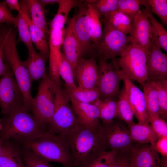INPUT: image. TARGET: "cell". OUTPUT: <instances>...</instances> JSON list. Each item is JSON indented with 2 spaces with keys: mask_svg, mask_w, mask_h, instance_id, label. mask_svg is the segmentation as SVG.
Returning <instances> with one entry per match:
<instances>
[{
  "mask_svg": "<svg viewBox=\"0 0 167 167\" xmlns=\"http://www.w3.org/2000/svg\"><path fill=\"white\" fill-rule=\"evenodd\" d=\"M62 136L68 146L73 167L84 165L106 151L101 124L88 127L80 125Z\"/></svg>",
  "mask_w": 167,
  "mask_h": 167,
  "instance_id": "6da1fadb",
  "label": "cell"
},
{
  "mask_svg": "<svg viewBox=\"0 0 167 167\" xmlns=\"http://www.w3.org/2000/svg\"><path fill=\"white\" fill-rule=\"evenodd\" d=\"M0 138L22 146L48 133L33 114L24 109L17 110L2 119Z\"/></svg>",
  "mask_w": 167,
  "mask_h": 167,
  "instance_id": "7a4b0ae2",
  "label": "cell"
},
{
  "mask_svg": "<svg viewBox=\"0 0 167 167\" xmlns=\"http://www.w3.org/2000/svg\"><path fill=\"white\" fill-rule=\"evenodd\" d=\"M16 31L12 28L1 34V44L4 60L9 66L15 77L23 96V108L32 112V82L28 71L17 52L16 41Z\"/></svg>",
  "mask_w": 167,
  "mask_h": 167,
  "instance_id": "3957f363",
  "label": "cell"
},
{
  "mask_svg": "<svg viewBox=\"0 0 167 167\" xmlns=\"http://www.w3.org/2000/svg\"><path fill=\"white\" fill-rule=\"evenodd\" d=\"M21 146L49 162L59 163L64 167H73L68 146L62 136L47 133Z\"/></svg>",
  "mask_w": 167,
  "mask_h": 167,
  "instance_id": "277c9868",
  "label": "cell"
},
{
  "mask_svg": "<svg viewBox=\"0 0 167 167\" xmlns=\"http://www.w3.org/2000/svg\"><path fill=\"white\" fill-rule=\"evenodd\" d=\"M147 51L131 42L112 64L120 69L123 79L135 81L142 87L147 79Z\"/></svg>",
  "mask_w": 167,
  "mask_h": 167,
  "instance_id": "5b68a950",
  "label": "cell"
},
{
  "mask_svg": "<svg viewBox=\"0 0 167 167\" xmlns=\"http://www.w3.org/2000/svg\"><path fill=\"white\" fill-rule=\"evenodd\" d=\"M55 109L49 124L48 133L64 136L81 124L70 104L69 94L66 90L55 85Z\"/></svg>",
  "mask_w": 167,
  "mask_h": 167,
  "instance_id": "8992f818",
  "label": "cell"
},
{
  "mask_svg": "<svg viewBox=\"0 0 167 167\" xmlns=\"http://www.w3.org/2000/svg\"><path fill=\"white\" fill-rule=\"evenodd\" d=\"M55 85L46 74L41 79L36 96L32 98V112L40 124L48 132L55 109Z\"/></svg>",
  "mask_w": 167,
  "mask_h": 167,
  "instance_id": "52a82bcc",
  "label": "cell"
},
{
  "mask_svg": "<svg viewBox=\"0 0 167 167\" xmlns=\"http://www.w3.org/2000/svg\"><path fill=\"white\" fill-rule=\"evenodd\" d=\"M103 21L101 38L98 44L93 47V51L99 59L110 60L113 63L131 42L130 37L114 28L108 21L104 20Z\"/></svg>",
  "mask_w": 167,
  "mask_h": 167,
  "instance_id": "ba28073f",
  "label": "cell"
},
{
  "mask_svg": "<svg viewBox=\"0 0 167 167\" xmlns=\"http://www.w3.org/2000/svg\"><path fill=\"white\" fill-rule=\"evenodd\" d=\"M0 106L5 116L24 109L23 94L10 66L0 79Z\"/></svg>",
  "mask_w": 167,
  "mask_h": 167,
  "instance_id": "9c48e42d",
  "label": "cell"
},
{
  "mask_svg": "<svg viewBox=\"0 0 167 167\" xmlns=\"http://www.w3.org/2000/svg\"><path fill=\"white\" fill-rule=\"evenodd\" d=\"M98 79L97 86L100 99H113L120 92V84L123 77L120 70L110 62L99 59Z\"/></svg>",
  "mask_w": 167,
  "mask_h": 167,
  "instance_id": "30bf717a",
  "label": "cell"
},
{
  "mask_svg": "<svg viewBox=\"0 0 167 167\" xmlns=\"http://www.w3.org/2000/svg\"><path fill=\"white\" fill-rule=\"evenodd\" d=\"M102 136L106 149L120 150L131 148L134 143L129 129L123 124L113 121L101 125Z\"/></svg>",
  "mask_w": 167,
  "mask_h": 167,
  "instance_id": "8fae6325",
  "label": "cell"
},
{
  "mask_svg": "<svg viewBox=\"0 0 167 167\" xmlns=\"http://www.w3.org/2000/svg\"><path fill=\"white\" fill-rule=\"evenodd\" d=\"M75 16V30L79 40L82 57L93 51L92 41V28L87 5L80 1Z\"/></svg>",
  "mask_w": 167,
  "mask_h": 167,
  "instance_id": "7c38bea8",
  "label": "cell"
},
{
  "mask_svg": "<svg viewBox=\"0 0 167 167\" xmlns=\"http://www.w3.org/2000/svg\"><path fill=\"white\" fill-rule=\"evenodd\" d=\"M131 42L147 51L153 37L152 26L145 9H140L131 20Z\"/></svg>",
  "mask_w": 167,
  "mask_h": 167,
  "instance_id": "4fadbf2b",
  "label": "cell"
},
{
  "mask_svg": "<svg viewBox=\"0 0 167 167\" xmlns=\"http://www.w3.org/2000/svg\"><path fill=\"white\" fill-rule=\"evenodd\" d=\"M65 29H49V69L50 78L58 88H62L59 73V66L62 53L61 48L64 37Z\"/></svg>",
  "mask_w": 167,
  "mask_h": 167,
  "instance_id": "5bb4252c",
  "label": "cell"
},
{
  "mask_svg": "<svg viewBox=\"0 0 167 167\" xmlns=\"http://www.w3.org/2000/svg\"><path fill=\"white\" fill-rule=\"evenodd\" d=\"M147 79L155 81L167 77V55L152 39L147 51Z\"/></svg>",
  "mask_w": 167,
  "mask_h": 167,
  "instance_id": "9a60e30c",
  "label": "cell"
},
{
  "mask_svg": "<svg viewBox=\"0 0 167 167\" xmlns=\"http://www.w3.org/2000/svg\"><path fill=\"white\" fill-rule=\"evenodd\" d=\"M77 88L89 89L97 88L98 79V65L93 57L81 58L74 71Z\"/></svg>",
  "mask_w": 167,
  "mask_h": 167,
  "instance_id": "2e32d148",
  "label": "cell"
},
{
  "mask_svg": "<svg viewBox=\"0 0 167 167\" xmlns=\"http://www.w3.org/2000/svg\"><path fill=\"white\" fill-rule=\"evenodd\" d=\"M159 154L150 144L134 142L131 148V167H161Z\"/></svg>",
  "mask_w": 167,
  "mask_h": 167,
  "instance_id": "e0dca14e",
  "label": "cell"
},
{
  "mask_svg": "<svg viewBox=\"0 0 167 167\" xmlns=\"http://www.w3.org/2000/svg\"><path fill=\"white\" fill-rule=\"evenodd\" d=\"M75 15L65 29L62 46L64 56L71 66L74 72L79 60L82 58L80 44L75 30Z\"/></svg>",
  "mask_w": 167,
  "mask_h": 167,
  "instance_id": "ac0fdd59",
  "label": "cell"
},
{
  "mask_svg": "<svg viewBox=\"0 0 167 167\" xmlns=\"http://www.w3.org/2000/svg\"><path fill=\"white\" fill-rule=\"evenodd\" d=\"M122 80L128 99L139 123H148L146 101L143 92L129 79L124 78Z\"/></svg>",
  "mask_w": 167,
  "mask_h": 167,
  "instance_id": "d6986e66",
  "label": "cell"
},
{
  "mask_svg": "<svg viewBox=\"0 0 167 167\" xmlns=\"http://www.w3.org/2000/svg\"><path fill=\"white\" fill-rule=\"evenodd\" d=\"M70 98L72 108L81 125L92 127L100 124L99 109L97 105L79 101L70 96Z\"/></svg>",
  "mask_w": 167,
  "mask_h": 167,
  "instance_id": "ffe728a7",
  "label": "cell"
},
{
  "mask_svg": "<svg viewBox=\"0 0 167 167\" xmlns=\"http://www.w3.org/2000/svg\"><path fill=\"white\" fill-rule=\"evenodd\" d=\"M0 167H26L21 147L10 140H3L0 154Z\"/></svg>",
  "mask_w": 167,
  "mask_h": 167,
  "instance_id": "44dd1931",
  "label": "cell"
},
{
  "mask_svg": "<svg viewBox=\"0 0 167 167\" xmlns=\"http://www.w3.org/2000/svg\"><path fill=\"white\" fill-rule=\"evenodd\" d=\"M28 52V58L22 62L28 71L32 83L42 79L46 75L45 64L49 57L39 52H36L34 49Z\"/></svg>",
  "mask_w": 167,
  "mask_h": 167,
  "instance_id": "7402d4cb",
  "label": "cell"
},
{
  "mask_svg": "<svg viewBox=\"0 0 167 167\" xmlns=\"http://www.w3.org/2000/svg\"><path fill=\"white\" fill-rule=\"evenodd\" d=\"M20 9L23 12L29 26L31 40L40 53L49 57V45L46 40L45 34L40 28L35 25L29 16L27 5L24 1L19 3Z\"/></svg>",
  "mask_w": 167,
  "mask_h": 167,
  "instance_id": "603a6c76",
  "label": "cell"
},
{
  "mask_svg": "<svg viewBox=\"0 0 167 167\" xmlns=\"http://www.w3.org/2000/svg\"><path fill=\"white\" fill-rule=\"evenodd\" d=\"M133 141L141 143H149L155 146L158 138L149 123H135L128 126Z\"/></svg>",
  "mask_w": 167,
  "mask_h": 167,
  "instance_id": "cb8c5ba5",
  "label": "cell"
},
{
  "mask_svg": "<svg viewBox=\"0 0 167 167\" xmlns=\"http://www.w3.org/2000/svg\"><path fill=\"white\" fill-rule=\"evenodd\" d=\"M30 14L32 22L45 34H49V29L45 16L44 7L39 0H24Z\"/></svg>",
  "mask_w": 167,
  "mask_h": 167,
  "instance_id": "d4e9b609",
  "label": "cell"
},
{
  "mask_svg": "<svg viewBox=\"0 0 167 167\" xmlns=\"http://www.w3.org/2000/svg\"><path fill=\"white\" fill-rule=\"evenodd\" d=\"M142 88L146 101L148 118L160 116L157 92L154 81L147 80Z\"/></svg>",
  "mask_w": 167,
  "mask_h": 167,
  "instance_id": "484cf974",
  "label": "cell"
},
{
  "mask_svg": "<svg viewBox=\"0 0 167 167\" xmlns=\"http://www.w3.org/2000/svg\"><path fill=\"white\" fill-rule=\"evenodd\" d=\"M80 1L75 0H59L57 12L53 19L48 23L50 29H64L70 11L78 6Z\"/></svg>",
  "mask_w": 167,
  "mask_h": 167,
  "instance_id": "4316f807",
  "label": "cell"
},
{
  "mask_svg": "<svg viewBox=\"0 0 167 167\" xmlns=\"http://www.w3.org/2000/svg\"><path fill=\"white\" fill-rule=\"evenodd\" d=\"M99 109V119L103 124H108L113 121L118 117L117 102L113 99H97L93 104Z\"/></svg>",
  "mask_w": 167,
  "mask_h": 167,
  "instance_id": "83f0119b",
  "label": "cell"
},
{
  "mask_svg": "<svg viewBox=\"0 0 167 167\" xmlns=\"http://www.w3.org/2000/svg\"><path fill=\"white\" fill-rule=\"evenodd\" d=\"M105 20L114 28L125 35L131 33V21L127 16L118 10L112 12L104 16Z\"/></svg>",
  "mask_w": 167,
  "mask_h": 167,
  "instance_id": "f1b7e54d",
  "label": "cell"
},
{
  "mask_svg": "<svg viewBox=\"0 0 167 167\" xmlns=\"http://www.w3.org/2000/svg\"><path fill=\"white\" fill-rule=\"evenodd\" d=\"M118 95V100L117 102L118 117L129 126L134 123L133 120L134 114L124 86Z\"/></svg>",
  "mask_w": 167,
  "mask_h": 167,
  "instance_id": "f546056e",
  "label": "cell"
},
{
  "mask_svg": "<svg viewBox=\"0 0 167 167\" xmlns=\"http://www.w3.org/2000/svg\"><path fill=\"white\" fill-rule=\"evenodd\" d=\"M151 25L153 39L161 49L167 52V31L150 11L146 9Z\"/></svg>",
  "mask_w": 167,
  "mask_h": 167,
  "instance_id": "4dcf8cb0",
  "label": "cell"
},
{
  "mask_svg": "<svg viewBox=\"0 0 167 167\" xmlns=\"http://www.w3.org/2000/svg\"><path fill=\"white\" fill-rule=\"evenodd\" d=\"M59 73L60 78L64 82L66 90L68 93H71L77 88L75 82L73 70L62 53L59 66Z\"/></svg>",
  "mask_w": 167,
  "mask_h": 167,
  "instance_id": "1f68e13d",
  "label": "cell"
},
{
  "mask_svg": "<svg viewBox=\"0 0 167 167\" xmlns=\"http://www.w3.org/2000/svg\"><path fill=\"white\" fill-rule=\"evenodd\" d=\"M87 5L92 28V41L93 47L98 44L101 38L102 29L100 16L96 9L92 5L84 2Z\"/></svg>",
  "mask_w": 167,
  "mask_h": 167,
  "instance_id": "d6a6232c",
  "label": "cell"
},
{
  "mask_svg": "<svg viewBox=\"0 0 167 167\" xmlns=\"http://www.w3.org/2000/svg\"><path fill=\"white\" fill-rule=\"evenodd\" d=\"M16 18V22L15 26L17 28L19 40L25 45L28 52H30L34 48L31 39L29 26L22 11L21 13L18 12Z\"/></svg>",
  "mask_w": 167,
  "mask_h": 167,
  "instance_id": "836d02e7",
  "label": "cell"
},
{
  "mask_svg": "<svg viewBox=\"0 0 167 167\" xmlns=\"http://www.w3.org/2000/svg\"><path fill=\"white\" fill-rule=\"evenodd\" d=\"M141 6H143L147 9V0H118L117 10L128 16L131 21L140 10Z\"/></svg>",
  "mask_w": 167,
  "mask_h": 167,
  "instance_id": "e575fe53",
  "label": "cell"
},
{
  "mask_svg": "<svg viewBox=\"0 0 167 167\" xmlns=\"http://www.w3.org/2000/svg\"><path fill=\"white\" fill-rule=\"evenodd\" d=\"M153 81L157 92L160 116L166 121L167 118V79Z\"/></svg>",
  "mask_w": 167,
  "mask_h": 167,
  "instance_id": "d590c367",
  "label": "cell"
},
{
  "mask_svg": "<svg viewBox=\"0 0 167 167\" xmlns=\"http://www.w3.org/2000/svg\"><path fill=\"white\" fill-rule=\"evenodd\" d=\"M21 147L22 158L26 167H55L31 150Z\"/></svg>",
  "mask_w": 167,
  "mask_h": 167,
  "instance_id": "8d00e7d4",
  "label": "cell"
},
{
  "mask_svg": "<svg viewBox=\"0 0 167 167\" xmlns=\"http://www.w3.org/2000/svg\"><path fill=\"white\" fill-rule=\"evenodd\" d=\"M69 96L79 101L93 104L98 99L100 95L97 88L82 89L77 88L74 92L68 93Z\"/></svg>",
  "mask_w": 167,
  "mask_h": 167,
  "instance_id": "74e56055",
  "label": "cell"
},
{
  "mask_svg": "<svg viewBox=\"0 0 167 167\" xmlns=\"http://www.w3.org/2000/svg\"><path fill=\"white\" fill-rule=\"evenodd\" d=\"M118 0H88L85 2L92 5L96 10L100 16L104 17L108 14L117 10Z\"/></svg>",
  "mask_w": 167,
  "mask_h": 167,
  "instance_id": "f35d334b",
  "label": "cell"
},
{
  "mask_svg": "<svg viewBox=\"0 0 167 167\" xmlns=\"http://www.w3.org/2000/svg\"><path fill=\"white\" fill-rule=\"evenodd\" d=\"M148 8L146 9L156 15L163 24H167V0H147Z\"/></svg>",
  "mask_w": 167,
  "mask_h": 167,
  "instance_id": "ab89813d",
  "label": "cell"
},
{
  "mask_svg": "<svg viewBox=\"0 0 167 167\" xmlns=\"http://www.w3.org/2000/svg\"><path fill=\"white\" fill-rule=\"evenodd\" d=\"M118 151H106L86 165L80 167H111Z\"/></svg>",
  "mask_w": 167,
  "mask_h": 167,
  "instance_id": "60d3db41",
  "label": "cell"
},
{
  "mask_svg": "<svg viewBox=\"0 0 167 167\" xmlns=\"http://www.w3.org/2000/svg\"><path fill=\"white\" fill-rule=\"evenodd\" d=\"M148 123L158 138L167 137V124L160 116L149 118Z\"/></svg>",
  "mask_w": 167,
  "mask_h": 167,
  "instance_id": "b9f144b4",
  "label": "cell"
},
{
  "mask_svg": "<svg viewBox=\"0 0 167 167\" xmlns=\"http://www.w3.org/2000/svg\"><path fill=\"white\" fill-rule=\"evenodd\" d=\"M131 148L118 151L111 167H131Z\"/></svg>",
  "mask_w": 167,
  "mask_h": 167,
  "instance_id": "7bdbcfd3",
  "label": "cell"
},
{
  "mask_svg": "<svg viewBox=\"0 0 167 167\" xmlns=\"http://www.w3.org/2000/svg\"><path fill=\"white\" fill-rule=\"evenodd\" d=\"M16 22V17L10 11L5 1L0 2V23L12 24L15 26Z\"/></svg>",
  "mask_w": 167,
  "mask_h": 167,
  "instance_id": "ee69618b",
  "label": "cell"
},
{
  "mask_svg": "<svg viewBox=\"0 0 167 167\" xmlns=\"http://www.w3.org/2000/svg\"><path fill=\"white\" fill-rule=\"evenodd\" d=\"M155 147L161 156L167 157V137L158 138L155 143Z\"/></svg>",
  "mask_w": 167,
  "mask_h": 167,
  "instance_id": "f6af8a7d",
  "label": "cell"
},
{
  "mask_svg": "<svg viewBox=\"0 0 167 167\" xmlns=\"http://www.w3.org/2000/svg\"><path fill=\"white\" fill-rule=\"evenodd\" d=\"M2 51V47L0 42V79L6 73L9 66L5 64Z\"/></svg>",
  "mask_w": 167,
  "mask_h": 167,
  "instance_id": "bcb514c9",
  "label": "cell"
},
{
  "mask_svg": "<svg viewBox=\"0 0 167 167\" xmlns=\"http://www.w3.org/2000/svg\"><path fill=\"white\" fill-rule=\"evenodd\" d=\"M10 10H16L18 12L21 13L19 3L17 0H6L5 1Z\"/></svg>",
  "mask_w": 167,
  "mask_h": 167,
  "instance_id": "7dc6e473",
  "label": "cell"
},
{
  "mask_svg": "<svg viewBox=\"0 0 167 167\" xmlns=\"http://www.w3.org/2000/svg\"><path fill=\"white\" fill-rule=\"evenodd\" d=\"M59 0H39L40 2L43 7H45L47 5L49 4H53L57 3L59 2Z\"/></svg>",
  "mask_w": 167,
  "mask_h": 167,
  "instance_id": "c3c4849f",
  "label": "cell"
},
{
  "mask_svg": "<svg viewBox=\"0 0 167 167\" xmlns=\"http://www.w3.org/2000/svg\"><path fill=\"white\" fill-rule=\"evenodd\" d=\"M160 160L161 167H167V157L161 156Z\"/></svg>",
  "mask_w": 167,
  "mask_h": 167,
  "instance_id": "681fc988",
  "label": "cell"
},
{
  "mask_svg": "<svg viewBox=\"0 0 167 167\" xmlns=\"http://www.w3.org/2000/svg\"><path fill=\"white\" fill-rule=\"evenodd\" d=\"M3 141V139L2 138H0V154L1 153V151L2 144Z\"/></svg>",
  "mask_w": 167,
  "mask_h": 167,
  "instance_id": "f907efd6",
  "label": "cell"
},
{
  "mask_svg": "<svg viewBox=\"0 0 167 167\" xmlns=\"http://www.w3.org/2000/svg\"><path fill=\"white\" fill-rule=\"evenodd\" d=\"M2 119H0V134L2 131Z\"/></svg>",
  "mask_w": 167,
  "mask_h": 167,
  "instance_id": "816d5d0a",
  "label": "cell"
},
{
  "mask_svg": "<svg viewBox=\"0 0 167 167\" xmlns=\"http://www.w3.org/2000/svg\"><path fill=\"white\" fill-rule=\"evenodd\" d=\"M0 42H1V41H0Z\"/></svg>",
  "mask_w": 167,
  "mask_h": 167,
  "instance_id": "f5cc1de1",
  "label": "cell"
}]
</instances>
